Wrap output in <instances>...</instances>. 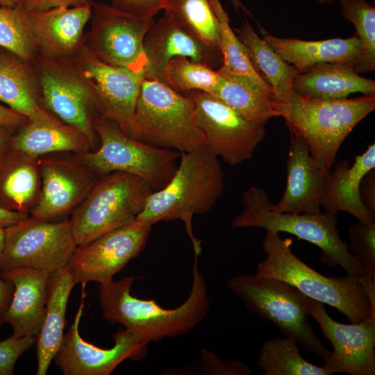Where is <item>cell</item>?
Masks as SVG:
<instances>
[{"label":"cell","mask_w":375,"mask_h":375,"mask_svg":"<svg viewBox=\"0 0 375 375\" xmlns=\"http://www.w3.org/2000/svg\"><path fill=\"white\" fill-rule=\"evenodd\" d=\"M198 257L194 255L190 292L179 306L167 309L154 299L134 297L131 289L135 277L127 276L100 285L99 300L103 318L122 324L147 344L189 333L206 317L210 308Z\"/></svg>","instance_id":"6da1fadb"},{"label":"cell","mask_w":375,"mask_h":375,"mask_svg":"<svg viewBox=\"0 0 375 375\" xmlns=\"http://www.w3.org/2000/svg\"><path fill=\"white\" fill-rule=\"evenodd\" d=\"M224 188V172L219 158L204 145L180 152L174 176L164 188L149 195L136 219L151 225L162 221H183L194 255L199 256L201 244L194 235L192 217L208 212Z\"/></svg>","instance_id":"7a4b0ae2"},{"label":"cell","mask_w":375,"mask_h":375,"mask_svg":"<svg viewBox=\"0 0 375 375\" xmlns=\"http://www.w3.org/2000/svg\"><path fill=\"white\" fill-rule=\"evenodd\" d=\"M244 208L231 223L232 228H262L288 233L317 246L320 260L329 267L340 266L347 276L360 281L366 292L375 290V279L369 277L352 256L339 235L335 213L278 212L272 208L267 193L253 186L242 194Z\"/></svg>","instance_id":"3957f363"},{"label":"cell","mask_w":375,"mask_h":375,"mask_svg":"<svg viewBox=\"0 0 375 375\" xmlns=\"http://www.w3.org/2000/svg\"><path fill=\"white\" fill-rule=\"evenodd\" d=\"M290 132L301 136L321 165L331 168L349 134L375 109V94L353 99H317L294 93L274 102Z\"/></svg>","instance_id":"277c9868"},{"label":"cell","mask_w":375,"mask_h":375,"mask_svg":"<svg viewBox=\"0 0 375 375\" xmlns=\"http://www.w3.org/2000/svg\"><path fill=\"white\" fill-rule=\"evenodd\" d=\"M293 240L279 233L266 231L262 247L265 259L256 275L283 281L306 296L336 308L350 323L375 317L360 280L352 276L328 277L314 270L292 252Z\"/></svg>","instance_id":"5b68a950"},{"label":"cell","mask_w":375,"mask_h":375,"mask_svg":"<svg viewBox=\"0 0 375 375\" xmlns=\"http://www.w3.org/2000/svg\"><path fill=\"white\" fill-rule=\"evenodd\" d=\"M153 192L145 181L133 174H106L95 182L69 219L76 246L135 221Z\"/></svg>","instance_id":"8992f818"},{"label":"cell","mask_w":375,"mask_h":375,"mask_svg":"<svg viewBox=\"0 0 375 375\" xmlns=\"http://www.w3.org/2000/svg\"><path fill=\"white\" fill-rule=\"evenodd\" d=\"M135 122L139 140L156 147L183 152L205 145L194 100L159 81H142Z\"/></svg>","instance_id":"52a82bcc"},{"label":"cell","mask_w":375,"mask_h":375,"mask_svg":"<svg viewBox=\"0 0 375 375\" xmlns=\"http://www.w3.org/2000/svg\"><path fill=\"white\" fill-rule=\"evenodd\" d=\"M92 126L100 147L95 151L79 153L78 160L93 172L129 173L145 181L153 192L164 188L176 172L179 151L144 143L102 117L94 119Z\"/></svg>","instance_id":"ba28073f"},{"label":"cell","mask_w":375,"mask_h":375,"mask_svg":"<svg viewBox=\"0 0 375 375\" xmlns=\"http://www.w3.org/2000/svg\"><path fill=\"white\" fill-rule=\"evenodd\" d=\"M227 288L249 312L275 324L285 336L292 338L308 352L324 361L331 355L310 326L309 314L296 288L278 278L244 274L230 278Z\"/></svg>","instance_id":"9c48e42d"},{"label":"cell","mask_w":375,"mask_h":375,"mask_svg":"<svg viewBox=\"0 0 375 375\" xmlns=\"http://www.w3.org/2000/svg\"><path fill=\"white\" fill-rule=\"evenodd\" d=\"M45 108L84 133L94 144L92 122L101 117L92 86L74 58L53 60L38 54L33 62Z\"/></svg>","instance_id":"30bf717a"},{"label":"cell","mask_w":375,"mask_h":375,"mask_svg":"<svg viewBox=\"0 0 375 375\" xmlns=\"http://www.w3.org/2000/svg\"><path fill=\"white\" fill-rule=\"evenodd\" d=\"M5 231L1 272L30 267L51 274L67 265L77 247L67 219L51 222L29 217Z\"/></svg>","instance_id":"8fae6325"},{"label":"cell","mask_w":375,"mask_h":375,"mask_svg":"<svg viewBox=\"0 0 375 375\" xmlns=\"http://www.w3.org/2000/svg\"><path fill=\"white\" fill-rule=\"evenodd\" d=\"M90 20L91 27L83 35L85 47L107 65L143 74L144 39L154 19L140 18L92 1Z\"/></svg>","instance_id":"7c38bea8"},{"label":"cell","mask_w":375,"mask_h":375,"mask_svg":"<svg viewBox=\"0 0 375 375\" xmlns=\"http://www.w3.org/2000/svg\"><path fill=\"white\" fill-rule=\"evenodd\" d=\"M194 102L197 124L205 137V147L231 167L251 158L265 137V123L250 121L203 92L188 93Z\"/></svg>","instance_id":"4fadbf2b"},{"label":"cell","mask_w":375,"mask_h":375,"mask_svg":"<svg viewBox=\"0 0 375 375\" xmlns=\"http://www.w3.org/2000/svg\"><path fill=\"white\" fill-rule=\"evenodd\" d=\"M151 226L135 219L87 244L77 246L67 264L76 283L94 281L101 285L112 281L144 249Z\"/></svg>","instance_id":"5bb4252c"},{"label":"cell","mask_w":375,"mask_h":375,"mask_svg":"<svg viewBox=\"0 0 375 375\" xmlns=\"http://www.w3.org/2000/svg\"><path fill=\"white\" fill-rule=\"evenodd\" d=\"M81 285L78 309L53 358L62 373L64 375H109L125 360H142L147 354L148 344L126 328L113 334L115 344L109 349L96 347L81 338L78 327L87 295L86 285Z\"/></svg>","instance_id":"9a60e30c"},{"label":"cell","mask_w":375,"mask_h":375,"mask_svg":"<svg viewBox=\"0 0 375 375\" xmlns=\"http://www.w3.org/2000/svg\"><path fill=\"white\" fill-rule=\"evenodd\" d=\"M299 296L309 315L317 322L333 347L331 355L323 365L330 374L374 375L375 317L358 323L342 324L327 313L323 303L300 291Z\"/></svg>","instance_id":"2e32d148"},{"label":"cell","mask_w":375,"mask_h":375,"mask_svg":"<svg viewBox=\"0 0 375 375\" xmlns=\"http://www.w3.org/2000/svg\"><path fill=\"white\" fill-rule=\"evenodd\" d=\"M74 59L92 88L101 117L112 121L126 135L139 140L135 110L143 74L107 65L94 57L84 45Z\"/></svg>","instance_id":"e0dca14e"},{"label":"cell","mask_w":375,"mask_h":375,"mask_svg":"<svg viewBox=\"0 0 375 375\" xmlns=\"http://www.w3.org/2000/svg\"><path fill=\"white\" fill-rule=\"evenodd\" d=\"M147 64L144 79L165 84L163 73L167 63L175 57H185L214 69L222 63L218 47L208 45L165 14L148 30L144 39Z\"/></svg>","instance_id":"ac0fdd59"},{"label":"cell","mask_w":375,"mask_h":375,"mask_svg":"<svg viewBox=\"0 0 375 375\" xmlns=\"http://www.w3.org/2000/svg\"><path fill=\"white\" fill-rule=\"evenodd\" d=\"M286 162L287 180L283 194L272 208L278 212L317 213L331 175L328 168L311 155L307 142L290 132Z\"/></svg>","instance_id":"d6986e66"},{"label":"cell","mask_w":375,"mask_h":375,"mask_svg":"<svg viewBox=\"0 0 375 375\" xmlns=\"http://www.w3.org/2000/svg\"><path fill=\"white\" fill-rule=\"evenodd\" d=\"M90 15L91 3L80 7L24 11V20L38 54L59 60L74 58L81 49Z\"/></svg>","instance_id":"ffe728a7"},{"label":"cell","mask_w":375,"mask_h":375,"mask_svg":"<svg viewBox=\"0 0 375 375\" xmlns=\"http://www.w3.org/2000/svg\"><path fill=\"white\" fill-rule=\"evenodd\" d=\"M41 188L30 217L49 220L82 201L95 183L92 170L79 160L45 158L39 161Z\"/></svg>","instance_id":"44dd1931"},{"label":"cell","mask_w":375,"mask_h":375,"mask_svg":"<svg viewBox=\"0 0 375 375\" xmlns=\"http://www.w3.org/2000/svg\"><path fill=\"white\" fill-rule=\"evenodd\" d=\"M14 291L2 322L8 324L17 337H38L45 317L50 274L30 267H17L1 273Z\"/></svg>","instance_id":"7402d4cb"},{"label":"cell","mask_w":375,"mask_h":375,"mask_svg":"<svg viewBox=\"0 0 375 375\" xmlns=\"http://www.w3.org/2000/svg\"><path fill=\"white\" fill-rule=\"evenodd\" d=\"M0 100L26 117L30 122L60 120L43 104L33 63L2 47H0Z\"/></svg>","instance_id":"603a6c76"},{"label":"cell","mask_w":375,"mask_h":375,"mask_svg":"<svg viewBox=\"0 0 375 375\" xmlns=\"http://www.w3.org/2000/svg\"><path fill=\"white\" fill-rule=\"evenodd\" d=\"M375 168V144L355 157L351 165L347 160L338 162L331 171L329 181L322 199L325 211L337 214L346 212L358 222H375V212L362 202L360 188L363 177Z\"/></svg>","instance_id":"cb8c5ba5"},{"label":"cell","mask_w":375,"mask_h":375,"mask_svg":"<svg viewBox=\"0 0 375 375\" xmlns=\"http://www.w3.org/2000/svg\"><path fill=\"white\" fill-rule=\"evenodd\" d=\"M259 31L262 39L299 73L322 62L342 63L353 67L360 56V44L356 35L308 41L277 38L261 26Z\"/></svg>","instance_id":"d4e9b609"},{"label":"cell","mask_w":375,"mask_h":375,"mask_svg":"<svg viewBox=\"0 0 375 375\" xmlns=\"http://www.w3.org/2000/svg\"><path fill=\"white\" fill-rule=\"evenodd\" d=\"M67 265L50 275L46 312L36 340L37 375H45L64 336L65 313L70 293L76 285Z\"/></svg>","instance_id":"484cf974"},{"label":"cell","mask_w":375,"mask_h":375,"mask_svg":"<svg viewBox=\"0 0 375 375\" xmlns=\"http://www.w3.org/2000/svg\"><path fill=\"white\" fill-rule=\"evenodd\" d=\"M293 90L317 99H344L353 93L375 94V81L360 76L353 66L335 62L316 64L299 73Z\"/></svg>","instance_id":"4316f807"},{"label":"cell","mask_w":375,"mask_h":375,"mask_svg":"<svg viewBox=\"0 0 375 375\" xmlns=\"http://www.w3.org/2000/svg\"><path fill=\"white\" fill-rule=\"evenodd\" d=\"M92 146L84 133L60 120L47 123L29 122L13 134L10 143L12 149L37 158L54 152L83 153Z\"/></svg>","instance_id":"83f0119b"},{"label":"cell","mask_w":375,"mask_h":375,"mask_svg":"<svg viewBox=\"0 0 375 375\" xmlns=\"http://www.w3.org/2000/svg\"><path fill=\"white\" fill-rule=\"evenodd\" d=\"M40 180L38 158L10 148L0 167V206L30 213L39 199Z\"/></svg>","instance_id":"f1b7e54d"},{"label":"cell","mask_w":375,"mask_h":375,"mask_svg":"<svg viewBox=\"0 0 375 375\" xmlns=\"http://www.w3.org/2000/svg\"><path fill=\"white\" fill-rule=\"evenodd\" d=\"M234 30L247 47L253 67L271 87L274 102L288 99L294 93L293 81L299 72L260 38L247 20Z\"/></svg>","instance_id":"f546056e"},{"label":"cell","mask_w":375,"mask_h":375,"mask_svg":"<svg viewBox=\"0 0 375 375\" xmlns=\"http://www.w3.org/2000/svg\"><path fill=\"white\" fill-rule=\"evenodd\" d=\"M220 75L221 81L210 95L252 122L267 124L271 118L278 117L270 88L244 76Z\"/></svg>","instance_id":"4dcf8cb0"},{"label":"cell","mask_w":375,"mask_h":375,"mask_svg":"<svg viewBox=\"0 0 375 375\" xmlns=\"http://www.w3.org/2000/svg\"><path fill=\"white\" fill-rule=\"evenodd\" d=\"M258 365L263 375H331L323 366L305 360L295 340L286 336L266 341L260 349Z\"/></svg>","instance_id":"1f68e13d"},{"label":"cell","mask_w":375,"mask_h":375,"mask_svg":"<svg viewBox=\"0 0 375 375\" xmlns=\"http://www.w3.org/2000/svg\"><path fill=\"white\" fill-rule=\"evenodd\" d=\"M210 3L220 27L219 49L222 63L216 69L217 72L220 74L244 76L264 87L271 88L253 67L247 47L231 28L228 13L219 0H210Z\"/></svg>","instance_id":"d6a6232c"},{"label":"cell","mask_w":375,"mask_h":375,"mask_svg":"<svg viewBox=\"0 0 375 375\" xmlns=\"http://www.w3.org/2000/svg\"><path fill=\"white\" fill-rule=\"evenodd\" d=\"M162 10L193 35L219 48L220 27L210 0H166Z\"/></svg>","instance_id":"836d02e7"},{"label":"cell","mask_w":375,"mask_h":375,"mask_svg":"<svg viewBox=\"0 0 375 375\" xmlns=\"http://www.w3.org/2000/svg\"><path fill=\"white\" fill-rule=\"evenodd\" d=\"M342 15L356 29L360 44L358 60L353 69L357 74L375 69V8L366 0H340Z\"/></svg>","instance_id":"e575fe53"},{"label":"cell","mask_w":375,"mask_h":375,"mask_svg":"<svg viewBox=\"0 0 375 375\" xmlns=\"http://www.w3.org/2000/svg\"><path fill=\"white\" fill-rule=\"evenodd\" d=\"M163 77L165 84L178 93L200 91L208 94H212L222 78L216 69L185 57L172 58L165 67Z\"/></svg>","instance_id":"d590c367"},{"label":"cell","mask_w":375,"mask_h":375,"mask_svg":"<svg viewBox=\"0 0 375 375\" xmlns=\"http://www.w3.org/2000/svg\"><path fill=\"white\" fill-rule=\"evenodd\" d=\"M0 47L33 62L38 53L30 37L19 8L0 6Z\"/></svg>","instance_id":"8d00e7d4"},{"label":"cell","mask_w":375,"mask_h":375,"mask_svg":"<svg viewBox=\"0 0 375 375\" xmlns=\"http://www.w3.org/2000/svg\"><path fill=\"white\" fill-rule=\"evenodd\" d=\"M348 235L352 256L375 279V222L353 224L349 227Z\"/></svg>","instance_id":"74e56055"},{"label":"cell","mask_w":375,"mask_h":375,"mask_svg":"<svg viewBox=\"0 0 375 375\" xmlns=\"http://www.w3.org/2000/svg\"><path fill=\"white\" fill-rule=\"evenodd\" d=\"M37 338L13 335L0 341V375L13 374L15 365L20 356L35 344Z\"/></svg>","instance_id":"f35d334b"},{"label":"cell","mask_w":375,"mask_h":375,"mask_svg":"<svg viewBox=\"0 0 375 375\" xmlns=\"http://www.w3.org/2000/svg\"><path fill=\"white\" fill-rule=\"evenodd\" d=\"M202 374L210 375H250L251 369L238 360H224L212 351L202 349L197 365Z\"/></svg>","instance_id":"ab89813d"},{"label":"cell","mask_w":375,"mask_h":375,"mask_svg":"<svg viewBox=\"0 0 375 375\" xmlns=\"http://www.w3.org/2000/svg\"><path fill=\"white\" fill-rule=\"evenodd\" d=\"M166 0H112L115 9L142 19H153Z\"/></svg>","instance_id":"60d3db41"},{"label":"cell","mask_w":375,"mask_h":375,"mask_svg":"<svg viewBox=\"0 0 375 375\" xmlns=\"http://www.w3.org/2000/svg\"><path fill=\"white\" fill-rule=\"evenodd\" d=\"M91 2L92 0H25L19 9L24 12H38L56 7H80Z\"/></svg>","instance_id":"b9f144b4"},{"label":"cell","mask_w":375,"mask_h":375,"mask_svg":"<svg viewBox=\"0 0 375 375\" xmlns=\"http://www.w3.org/2000/svg\"><path fill=\"white\" fill-rule=\"evenodd\" d=\"M360 195L363 204L375 212V168L371 169L362 178Z\"/></svg>","instance_id":"7bdbcfd3"},{"label":"cell","mask_w":375,"mask_h":375,"mask_svg":"<svg viewBox=\"0 0 375 375\" xmlns=\"http://www.w3.org/2000/svg\"><path fill=\"white\" fill-rule=\"evenodd\" d=\"M29 122L28 119L12 108L0 104V124L18 129Z\"/></svg>","instance_id":"ee69618b"},{"label":"cell","mask_w":375,"mask_h":375,"mask_svg":"<svg viewBox=\"0 0 375 375\" xmlns=\"http://www.w3.org/2000/svg\"><path fill=\"white\" fill-rule=\"evenodd\" d=\"M13 291L12 284L3 278L0 273V320L1 321L10 303Z\"/></svg>","instance_id":"f6af8a7d"},{"label":"cell","mask_w":375,"mask_h":375,"mask_svg":"<svg viewBox=\"0 0 375 375\" xmlns=\"http://www.w3.org/2000/svg\"><path fill=\"white\" fill-rule=\"evenodd\" d=\"M30 217L29 213L8 210L0 206V227L8 228Z\"/></svg>","instance_id":"bcb514c9"},{"label":"cell","mask_w":375,"mask_h":375,"mask_svg":"<svg viewBox=\"0 0 375 375\" xmlns=\"http://www.w3.org/2000/svg\"><path fill=\"white\" fill-rule=\"evenodd\" d=\"M14 131L0 124V167L10 150L11 139Z\"/></svg>","instance_id":"7dc6e473"},{"label":"cell","mask_w":375,"mask_h":375,"mask_svg":"<svg viewBox=\"0 0 375 375\" xmlns=\"http://www.w3.org/2000/svg\"><path fill=\"white\" fill-rule=\"evenodd\" d=\"M25 0H0V6L8 8H20Z\"/></svg>","instance_id":"c3c4849f"},{"label":"cell","mask_w":375,"mask_h":375,"mask_svg":"<svg viewBox=\"0 0 375 375\" xmlns=\"http://www.w3.org/2000/svg\"><path fill=\"white\" fill-rule=\"evenodd\" d=\"M5 228L0 227V261L3 254L5 241Z\"/></svg>","instance_id":"681fc988"},{"label":"cell","mask_w":375,"mask_h":375,"mask_svg":"<svg viewBox=\"0 0 375 375\" xmlns=\"http://www.w3.org/2000/svg\"><path fill=\"white\" fill-rule=\"evenodd\" d=\"M230 1L233 4L235 10H238L240 8H242L248 15H251V13L249 12V11L244 7V6L242 3V2L240 0H230Z\"/></svg>","instance_id":"f907efd6"},{"label":"cell","mask_w":375,"mask_h":375,"mask_svg":"<svg viewBox=\"0 0 375 375\" xmlns=\"http://www.w3.org/2000/svg\"><path fill=\"white\" fill-rule=\"evenodd\" d=\"M320 4H330L334 2L335 0H316Z\"/></svg>","instance_id":"816d5d0a"},{"label":"cell","mask_w":375,"mask_h":375,"mask_svg":"<svg viewBox=\"0 0 375 375\" xmlns=\"http://www.w3.org/2000/svg\"><path fill=\"white\" fill-rule=\"evenodd\" d=\"M2 323H3L2 321L0 320V329H1V324H2Z\"/></svg>","instance_id":"f5cc1de1"}]
</instances>
